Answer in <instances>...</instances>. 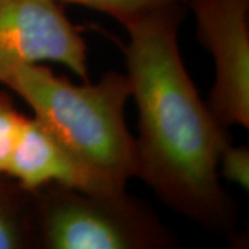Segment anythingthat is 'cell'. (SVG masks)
Here are the masks:
<instances>
[{
  "instance_id": "7",
  "label": "cell",
  "mask_w": 249,
  "mask_h": 249,
  "mask_svg": "<svg viewBox=\"0 0 249 249\" xmlns=\"http://www.w3.org/2000/svg\"><path fill=\"white\" fill-rule=\"evenodd\" d=\"M60 3L78 4L114 17L124 27V24L157 10L168 7H184L191 0H57Z\"/></svg>"
},
{
  "instance_id": "9",
  "label": "cell",
  "mask_w": 249,
  "mask_h": 249,
  "mask_svg": "<svg viewBox=\"0 0 249 249\" xmlns=\"http://www.w3.org/2000/svg\"><path fill=\"white\" fill-rule=\"evenodd\" d=\"M219 176L226 181L248 191L249 187V148L229 142L219 157Z\"/></svg>"
},
{
  "instance_id": "3",
  "label": "cell",
  "mask_w": 249,
  "mask_h": 249,
  "mask_svg": "<svg viewBox=\"0 0 249 249\" xmlns=\"http://www.w3.org/2000/svg\"><path fill=\"white\" fill-rule=\"evenodd\" d=\"M35 249H169L178 237L142 199L64 184L34 190Z\"/></svg>"
},
{
  "instance_id": "6",
  "label": "cell",
  "mask_w": 249,
  "mask_h": 249,
  "mask_svg": "<svg viewBox=\"0 0 249 249\" xmlns=\"http://www.w3.org/2000/svg\"><path fill=\"white\" fill-rule=\"evenodd\" d=\"M0 249H35L34 190L0 176Z\"/></svg>"
},
{
  "instance_id": "2",
  "label": "cell",
  "mask_w": 249,
  "mask_h": 249,
  "mask_svg": "<svg viewBox=\"0 0 249 249\" xmlns=\"http://www.w3.org/2000/svg\"><path fill=\"white\" fill-rule=\"evenodd\" d=\"M3 86L27 103L54 142L106 190H126L136 175V142L124 118L132 98L126 73L109 71L96 83L76 85L34 62L17 67Z\"/></svg>"
},
{
  "instance_id": "5",
  "label": "cell",
  "mask_w": 249,
  "mask_h": 249,
  "mask_svg": "<svg viewBox=\"0 0 249 249\" xmlns=\"http://www.w3.org/2000/svg\"><path fill=\"white\" fill-rule=\"evenodd\" d=\"M57 62L88 80V46L57 0H0V83L24 64Z\"/></svg>"
},
{
  "instance_id": "4",
  "label": "cell",
  "mask_w": 249,
  "mask_h": 249,
  "mask_svg": "<svg viewBox=\"0 0 249 249\" xmlns=\"http://www.w3.org/2000/svg\"><path fill=\"white\" fill-rule=\"evenodd\" d=\"M196 37L212 54L206 104L226 127H249V0H191Z\"/></svg>"
},
{
  "instance_id": "1",
  "label": "cell",
  "mask_w": 249,
  "mask_h": 249,
  "mask_svg": "<svg viewBox=\"0 0 249 249\" xmlns=\"http://www.w3.org/2000/svg\"><path fill=\"white\" fill-rule=\"evenodd\" d=\"M184 7L157 10L124 24L127 78L139 115L136 175L175 213L231 235L237 208L222 187L219 157L231 142L196 90L181 58Z\"/></svg>"
},
{
  "instance_id": "8",
  "label": "cell",
  "mask_w": 249,
  "mask_h": 249,
  "mask_svg": "<svg viewBox=\"0 0 249 249\" xmlns=\"http://www.w3.org/2000/svg\"><path fill=\"white\" fill-rule=\"evenodd\" d=\"M27 118L16 108L9 93L0 90V176L7 173Z\"/></svg>"
}]
</instances>
